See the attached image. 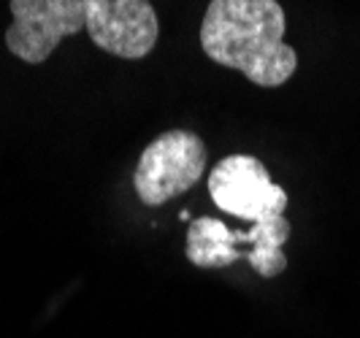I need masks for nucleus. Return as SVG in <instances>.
I'll use <instances>...</instances> for the list:
<instances>
[{
    "label": "nucleus",
    "mask_w": 360,
    "mask_h": 338,
    "mask_svg": "<svg viewBox=\"0 0 360 338\" xmlns=\"http://www.w3.org/2000/svg\"><path fill=\"white\" fill-rule=\"evenodd\" d=\"M209 195L219 212L252 225L288 209V193L252 155H228L217 162L209 174Z\"/></svg>",
    "instance_id": "nucleus-5"
},
{
    "label": "nucleus",
    "mask_w": 360,
    "mask_h": 338,
    "mask_svg": "<svg viewBox=\"0 0 360 338\" xmlns=\"http://www.w3.org/2000/svg\"><path fill=\"white\" fill-rule=\"evenodd\" d=\"M290 233L292 225L285 214H271L250 230H233L217 216H198L187 230V260L198 268H228L244 257L255 273L274 279L288 268Z\"/></svg>",
    "instance_id": "nucleus-2"
},
{
    "label": "nucleus",
    "mask_w": 360,
    "mask_h": 338,
    "mask_svg": "<svg viewBox=\"0 0 360 338\" xmlns=\"http://www.w3.org/2000/svg\"><path fill=\"white\" fill-rule=\"evenodd\" d=\"M87 36L114 57L144 60L158 44L160 25L149 0H90Z\"/></svg>",
    "instance_id": "nucleus-6"
},
{
    "label": "nucleus",
    "mask_w": 360,
    "mask_h": 338,
    "mask_svg": "<svg viewBox=\"0 0 360 338\" xmlns=\"http://www.w3.org/2000/svg\"><path fill=\"white\" fill-rule=\"evenodd\" d=\"M206 143L193 130H165L146 146L133 174V190L144 206H162L198 184L206 171Z\"/></svg>",
    "instance_id": "nucleus-3"
},
{
    "label": "nucleus",
    "mask_w": 360,
    "mask_h": 338,
    "mask_svg": "<svg viewBox=\"0 0 360 338\" xmlns=\"http://www.w3.org/2000/svg\"><path fill=\"white\" fill-rule=\"evenodd\" d=\"M90 0H11L14 22L6 30L8 52L27 65L46 63L63 38L87 30Z\"/></svg>",
    "instance_id": "nucleus-4"
},
{
    "label": "nucleus",
    "mask_w": 360,
    "mask_h": 338,
    "mask_svg": "<svg viewBox=\"0 0 360 338\" xmlns=\"http://www.w3.org/2000/svg\"><path fill=\"white\" fill-rule=\"evenodd\" d=\"M285 30L279 0H212L200 22V46L217 65L233 68L257 87H282L298 68Z\"/></svg>",
    "instance_id": "nucleus-1"
}]
</instances>
